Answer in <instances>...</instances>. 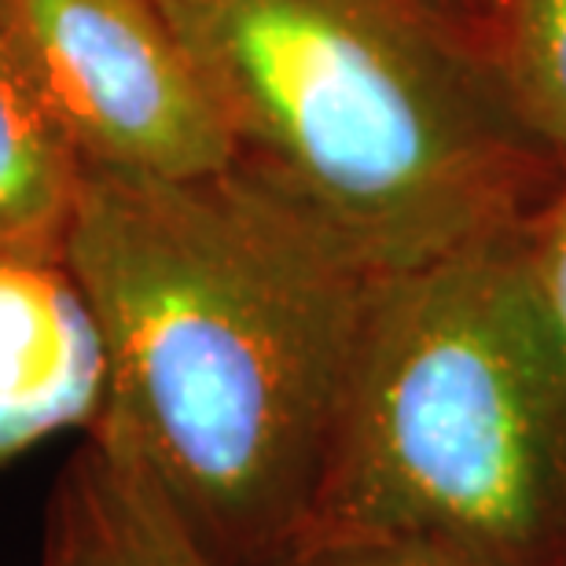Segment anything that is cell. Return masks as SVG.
Returning <instances> with one entry per match:
<instances>
[{
    "mask_svg": "<svg viewBox=\"0 0 566 566\" xmlns=\"http://www.w3.org/2000/svg\"><path fill=\"white\" fill-rule=\"evenodd\" d=\"M66 258L111 360L93 434L137 452L218 566L287 563L376 276L240 158L199 177L85 169Z\"/></svg>",
    "mask_w": 566,
    "mask_h": 566,
    "instance_id": "6da1fadb",
    "label": "cell"
},
{
    "mask_svg": "<svg viewBox=\"0 0 566 566\" xmlns=\"http://www.w3.org/2000/svg\"><path fill=\"white\" fill-rule=\"evenodd\" d=\"M235 158L368 276L512 232L566 180L482 30L441 0H158Z\"/></svg>",
    "mask_w": 566,
    "mask_h": 566,
    "instance_id": "7a4b0ae2",
    "label": "cell"
},
{
    "mask_svg": "<svg viewBox=\"0 0 566 566\" xmlns=\"http://www.w3.org/2000/svg\"><path fill=\"white\" fill-rule=\"evenodd\" d=\"M512 232L376 280L298 552L401 545L471 566H566V390Z\"/></svg>",
    "mask_w": 566,
    "mask_h": 566,
    "instance_id": "3957f363",
    "label": "cell"
},
{
    "mask_svg": "<svg viewBox=\"0 0 566 566\" xmlns=\"http://www.w3.org/2000/svg\"><path fill=\"white\" fill-rule=\"evenodd\" d=\"M0 38L85 169L199 177L235 163L158 0H0Z\"/></svg>",
    "mask_w": 566,
    "mask_h": 566,
    "instance_id": "277c9868",
    "label": "cell"
},
{
    "mask_svg": "<svg viewBox=\"0 0 566 566\" xmlns=\"http://www.w3.org/2000/svg\"><path fill=\"white\" fill-rule=\"evenodd\" d=\"M107 343L66 247L0 251V468L63 430L93 434Z\"/></svg>",
    "mask_w": 566,
    "mask_h": 566,
    "instance_id": "5b68a950",
    "label": "cell"
},
{
    "mask_svg": "<svg viewBox=\"0 0 566 566\" xmlns=\"http://www.w3.org/2000/svg\"><path fill=\"white\" fill-rule=\"evenodd\" d=\"M38 566H218L140 457L85 434L52 485Z\"/></svg>",
    "mask_w": 566,
    "mask_h": 566,
    "instance_id": "8992f818",
    "label": "cell"
},
{
    "mask_svg": "<svg viewBox=\"0 0 566 566\" xmlns=\"http://www.w3.org/2000/svg\"><path fill=\"white\" fill-rule=\"evenodd\" d=\"M85 163L33 96L0 38V251L66 247Z\"/></svg>",
    "mask_w": 566,
    "mask_h": 566,
    "instance_id": "52a82bcc",
    "label": "cell"
},
{
    "mask_svg": "<svg viewBox=\"0 0 566 566\" xmlns=\"http://www.w3.org/2000/svg\"><path fill=\"white\" fill-rule=\"evenodd\" d=\"M482 38L518 118L566 163V0H496Z\"/></svg>",
    "mask_w": 566,
    "mask_h": 566,
    "instance_id": "ba28073f",
    "label": "cell"
},
{
    "mask_svg": "<svg viewBox=\"0 0 566 566\" xmlns=\"http://www.w3.org/2000/svg\"><path fill=\"white\" fill-rule=\"evenodd\" d=\"M512 251L530 321L566 390V180L512 232Z\"/></svg>",
    "mask_w": 566,
    "mask_h": 566,
    "instance_id": "9c48e42d",
    "label": "cell"
},
{
    "mask_svg": "<svg viewBox=\"0 0 566 566\" xmlns=\"http://www.w3.org/2000/svg\"><path fill=\"white\" fill-rule=\"evenodd\" d=\"M280 566H471L452 556H438L427 548H401V545H327L305 548Z\"/></svg>",
    "mask_w": 566,
    "mask_h": 566,
    "instance_id": "30bf717a",
    "label": "cell"
},
{
    "mask_svg": "<svg viewBox=\"0 0 566 566\" xmlns=\"http://www.w3.org/2000/svg\"><path fill=\"white\" fill-rule=\"evenodd\" d=\"M441 4H449L452 11H460L463 19H471L474 27L485 30V22L496 11V0H441Z\"/></svg>",
    "mask_w": 566,
    "mask_h": 566,
    "instance_id": "8fae6325",
    "label": "cell"
}]
</instances>
